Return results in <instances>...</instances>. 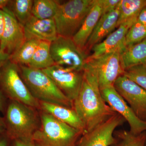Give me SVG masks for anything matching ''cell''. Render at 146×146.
Listing matches in <instances>:
<instances>
[{"label":"cell","mask_w":146,"mask_h":146,"mask_svg":"<svg viewBox=\"0 0 146 146\" xmlns=\"http://www.w3.org/2000/svg\"><path fill=\"white\" fill-rule=\"evenodd\" d=\"M84 77L73 109L83 123L85 132L93 129L115 113L104 100L96 76L84 68Z\"/></svg>","instance_id":"obj_1"},{"label":"cell","mask_w":146,"mask_h":146,"mask_svg":"<svg viewBox=\"0 0 146 146\" xmlns=\"http://www.w3.org/2000/svg\"><path fill=\"white\" fill-rule=\"evenodd\" d=\"M5 133L11 141H33L40 128V110L19 102L9 100L3 113Z\"/></svg>","instance_id":"obj_2"},{"label":"cell","mask_w":146,"mask_h":146,"mask_svg":"<svg viewBox=\"0 0 146 146\" xmlns=\"http://www.w3.org/2000/svg\"><path fill=\"white\" fill-rule=\"evenodd\" d=\"M20 74L29 90L38 101L72 108L73 103L42 70L20 65Z\"/></svg>","instance_id":"obj_3"},{"label":"cell","mask_w":146,"mask_h":146,"mask_svg":"<svg viewBox=\"0 0 146 146\" xmlns=\"http://www.w3.org/2000/svg\"><path fill=\"white\" fill-rule=\"evenodd\" d=\"M41 124L33 138L36 146H76L83 133L40 111Z\"/></svg>","instance_id":"obj_4"},{"label":"cell","mask_w":146,"mask_h":146,"mask_svg":"<svg viewBox=\"0 0 146 146\" xmlns=\"http://www.w3.org/2000/svg\"><path fill=\"white\" fill-rule=\"evenodd\" d=\"M95 0H70L60 4L54 18L58 36L72 38L78 31Z\"/></svg>","instance_id":"obj_5"},{"label":"cell","mask_w":146,"mask_h":146,"mask_svg":"<svg viewBox=\"0 0 146 146\" xmlns=\"http://www.w3.org/2000/svg\"><path fill=\"white\" fill-rule=\"evenodd\" d=\"M0 91L9 100L40 109L39 101L32 95L21 77L19 66L9 59L0 70Z\"/></svg>","instance_id":"obj_6"},{"label":"cell","mask_w":146,"mask_h":146,"mask_svg":"<svg viewBox=\"0 0 146 146\" xmlns=\"http://www.w3.org/2000/svg\"><path fill=\"white\" fill-rule=\"evenodd\" d=\"M120 52L121 50H118L98 57L86 58L84 68L89 69L96 76L100 89L112 86L118 78L123 74Z\"/></svg>","instance_id":"obj_7"},{"label":"cell","mask_w":146,"mask_h":146,"mask_svg":"<svg viewBox=\"0 0 146 146\" xmlns=\"http://www.w3.org/2000/svg\"><path fill=\"white\" fill-rule=\"evenodd\" d=\"M50 52L55 65L83 70L89 56L79 48L72 38L58 36L51 43Z\"/></svg>","instance_id":"obj_8"},{"label":"cell","mask_w":146,"mask_h":146,"mask_svg":"<svg viewBox=\"0 0 146 146\" xmlns=\"http://www.w3.org/2000/svg\"><path fill=\"white\" fill-rule=\"evenodd\" d=\"M52 79L63 94L72 102L80 91L83 80V70L54 65L42 70Z\"/></svg>","instance_id":"obj_9"},{"label":"cell","mask_w":146,"mask_h":146,"mask_svg":"<svg viewBox=\"0 0 146 146\" xmlns=\"http://www.w3.org/2000/svg\"><path fill=\"white\" fill-rule=\"evenodd\" d=\"M126 121L119 114L115 112L92 130L82 134L76 146H111L117 139L114 131Z\"/></svg>","instance_id":"obj_10"},{"label":"cell","mask_w":146,"mask_h":146,"mask_svg":"<svg viewBox=\"0 0 146 146\" xmlns=\"http://www.w3.org/2000/svg\"><path fill=\"white\" fill-rule=\"evenodd\" d=\"M102 97L114 111L119 114L128 123L129 131L138 135L146 131V121L140 119L127 103L117 92L113 85L100 89Z\"/></svg>","instance_id":"obj_11"},{"label":"cell","mask_w":146,"mask_h":146,"mask_svg":"<svg viewBox=\"0 0 146 146\" xmlns=\"http://www.w3.org/2000/svg\"><path fill=\"white\" fill-rule=\"evenodd\" d=\"M113 86L138 117L146 121V91L124 75L118 78Z\"/></svg>","instance_id":"obj_12"},{"label":"cell","mask_w":146,"mask_h":146,"mask_svg":"<svg viewBox=\"0 0 146 146\" xmlns=\"http://www.w3.org/2000/svg\"><path fill=\"white\" fill-rule=\"evenodd\" d=\"M4 15L3 32L0 40V49L9 56L25 41L24 26L19 23L7 7L3 10Z\"/></svg>","instance_id":"obj_13"},{"label":"cell","mask_w":146,"mask_h":146,"mask_svg":"<svg viewBox=\"0 0 146 146\" xmlns=\"http://www.w3.org/2000/svg\"><path fill=\"white\" fill-rule=\"evenodd\" d=\"M137 20L131 19L121 24L116 30L111 33L103 41L92 48V54L89 55L87 58L98 57L118 50L121 51L125 48L124 42L127 33Z\"/></svg>","instance_id":"obj_14"},{"label":"cell","mask_w":146,"mask_h":146,"mask_svg":"<svg viewBox=\"0 0 146 146\" xmlns=\"http://www.w3.org/2000/svg\"><path fill=\"white\" fill-rule=\"evenodd\" d=\"M26 39L52 42L58 36L54 18L40 19L32 16L24 26Z\"/></svg>","instance_id":"obj_15"},{"label":"cell","mask_w":146,"mask_h":146,"mask_svg":"<svg viewBox=\"0 0 146 146\" xmlns=\"http://www.w3.org/2000/svg\"><path fill=\"white\" fill-rule=\"evenodd\" d=\"M119 15L118 5L115 10L102 15L85 46V52L87 54L95 45L101 42L117 28Z\"/></svg>","instance_id":"obj_16"},{"label":"cell","mask_w":146,"mask_h":146,"mask_svg":"<svg viewBox=\"0 0 146 146\" xmlns=\"http://www.w3.org/2000/svg\"><path fill=\"white\" fill-rule=\"evenodd\" d=\"M102 16V0H95L80 29L72 38L76 44L84 51L85 52L87 41Z\"/></svg>","instance_id":"obj_17"},{"label":"cell","mask_w":146,"mask_h":146,"mask_svg":"<svg viewBox=\"0 0 146 146\" xmlns=\"http://www.w3.org/2000/svg\"><path fill=\"white\" fill-rule=\"evenodd\" d=\"M39 102L40 111L49 114L56 119L80 131L83 133H85L83 123L72 108L45 102Z\"/></svg>","instance_id":"obj_18"},{"label":"cell","mask_w":146,"mask_h":146,"mask_svg":"<svg viewBox=\"0 0 146 146\" xmlns=\"http://www.w3.org/2000/svg\"><path fill=\"white\" fill-rule=\"evenodd\" d=\"M120 61L124 70L141 65H146V39L138 44L124 48L120 52Z\"/></svg>","instance_id":"obj_19"},{"label":"cell","mask_w":146,"mask_h":146,"mask_svg":"<svg viewBox=\"0 0 146 146\" xmlns=\"http://www.w3.org/2000/svg\"><path fill=\"white\" fill-rule=\"evenodd\" d=\"M51 42L40 41L29 67L43 70L55 65L50 52Z\"/></svg>","instance_id":"obj_20"},{"label":"cell","mask_w":146,"mask_h":146,"mask_svg":"<svg viewBox=\"0 0 146 146\" xmlns=\"http://www.w3.org/2000/svg\"><path fill=\"white\" fill-rule=\"evenodd\" d=\"M146 6V0H121L117 28L127 21L137 19L141 11Z\"/></svg>","instance_id":"obj_21"},{"label":"cell","mask_w":146,"mask_h":146,"mask_svg":"<svg viewBox=\"0 0 146 146\" xmlns=\"http://www.w3.org/2000/svg\"><path fill=\"white\" fill-rule=\"evenodd\" d=\"M40 42V40L33 38L26 39L19 48L11 55L9 60L18 66H28Z\"/></svg>","instance_id":"obj_22"},{"label":"cell","mask_w":146,"mask_h":146,"mask_svg":"<svg viewBox=\"0 0 146 146\" xmlns=\"http://www.w3.org/2000/svg\"><path fill=\"white\" fill-rule=\"evenodd\" d=\"M60 4L56 0H34L33 16L40 19L54 18Z\"/></svg>","instance_id":"obj_23"},{"label":"cell","mask_w":146,"mask_h":146,"mask_svg":"<svg viewBox=\"0 0 146 146\" xmlns=\"http://www.w3.org/2000/svg\"><path fill=\"white\" fill-rule=\"evenodd\" d=\"M33 0L10 1L7 8L19 23L24 26L33 16Z\"/></svg>","instance_id":"obj_24"},{"label":"cell","mask_w":146,"mask_h":146,"mask_svg":"<svg viewBox=\"0 0 146 146\" xmlns=\"http://www.w3.org/2000/svg\"><path fill=\"white\" fill-rule=\"evenodd\" d=\"M117 141L111 146H145L146 134L134 135L130 131L120 130L115 133Z\"/></svg>","instance_id":"obj_25"},{"label":"cell","mask_w":146,"mask_h":146,"mask_svg":"<svg viewBox=\"0 0 146 146\" xmlns=\"http://www.w3.org/2000/svg\"><path fill=\"white\" fill-rule=\"evenodd\" d=\"M146 39V26L136 21L128 30L125 36L126 48L138 44Z\"/></svg>","instance_id":"obj_26"},{"label":"cell","mask_w":146,"mask_h":146,"mask_svg":"<svg viewBox=\"0 0 146 146\" xmlns=\"http://www.w3.org/2000/svg\"><path fill=\"white\" fill-rule=\"evenodd\" d=\"M123 75L146 91V65H136L128 68Z\"/></svg>","instance_id":"obj_27"},{"label":"cell","mask_w":146,"mask_h":146,"mask_svg":"<svg viewBox=\"0 0 146 146\" xmlns=\"http://www.w3.org/2000/svg\"><path fill=\"white\" fill-rule=\"evenodd\" d=\"M120 1L121 0H102V15L115 10Z\"/></svg>","instance_id":"obj_28"},{"label":"cell","mask_w":146,"mask_h":146,"mask_svg":"<svg viewBox=\"0 0 146 146\" xmlns=\"http://www.w3.org/2000/svg\"><path fill=\"white\" fill-rule=\"evenodd\" d=\"M12 146H36L33 141L16 140L12 141Z\"/></svg>","instance_id":"obj_29"},{"label":"cell","mask_w":146,"mask_h":146,"mask_svg":"<svg viewBox=\"0 0 146 146\" xmlns=\"http://www.w3.org/2000/svg\"><path fill=\"white\" fill-rule=\"evenodd\" d=\"M0 146H12V141L5 133L0 134Z\"/></svg>","instance_id":"obj_30"},{"label":"cell","mask_w":146,"mask_h":146,"mask_svg":"<svg viewBox=\"0 0 146 146\" xmlns=\"http://www.w3.org/2000/svg\"><path fill=\"white\" fill-rule=\"evenodd\" d=\"M8 100L4 96L1 91H0V113H2L3 114L4 112Z\"/></svg>","instance_id":"obj_31"},{"label":"cell","mask_w":146,"mask_h":146,"mask_svg":"<svg viewBox=\"0 0 146 146\" xmlns=\"http://www.w3.org/2000/svg\"><path fill=\"white\" fill-rule=\"evenodd\" d=\"M10 56L0 49V70L9 59Z\"/></svg>","instance_id":"obj_32"},{"label":"cell","mask_w":146,"mask_h":146,"mask_svg":"<svg viewBox=\"0 0 146 146\" xmlns=\"http://www.w3.org/2000/svg\"><path fill=\"white\" fill-rule=\"evenodd\" d=\"M137 21L146 26V6L141 11L137 18Z\"/></svg>","instance_id":"obj_33"},{"label":"cell","mask_w":146,"mask_h":146,"mask_svg":"<svg viewBox=\"0 0 146 146\" xmlns=\"http://www.w3.org/2000/svg\"><path fill=\"white\" fill-rule=\"evenodd\" d=\"M4 24L5 19L3 11V10H0V40L3 32Z\"/></svg>","instance_id":"obj_34"},{"label":"cell","mask_w":146,"mask_h":146,"mask_svg":"<svg viewBox=\"0 0 146 146\" xmlns=\"http://www.w3.org/2000/svg\"><path fill=\"white\" fill-rule=\"evenodd\" d=\"M9 0H0V10H3L8 6Z\"/></svg>","instance_id":"obj_35"},{"label":"cell","mask_w":146,"mask_h":146,"mask_svg":"<svg viewBox=\"0 0 146 146\" xmlns=\"http://www.w3.org/2000/svg\"><path fill=\"white\" fill-rule=\"evenodd\" d=\"M5 132V127L3 117L0 116V134Z\"/></svg>","instance_id":"obj_36"},{"label":"cell","mask_w":146,"mask_h":146,"mask_svg":"<svg viewBox=\"0 0 146 146\" xmlns=\"http://www.w3.org/2000/svg\"><path fill=\"white\" fill-rule=\"evenodd\" d=\"M145 146H146V144Z\"/></svg>","instance_id":"obj_37"}]
</instances>
